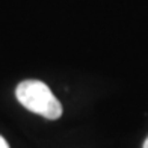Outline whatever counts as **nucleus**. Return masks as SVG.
Returning a JSON list of instances; mask_svg holds the SVG:
<instances>
[{
    "mask_svg": "<svg viewBox=\"0 0 148 148\" xmlns=\"http://www.w3.org/2000/svg\"><path fill=\"white\" fill-rule=\"evenodd\" d=\"M144 148H148V138L145 139V142H144Z\"/></svg>",
    "mask_w": 148,
    "mask_h": 148,
    "instance_id": "nucleus-3",
    "label": "nucleus"
},
{
    "mask_svg": "<svg viewBox=\"0 0 148 148\" xmlns=\"http://www.w3.org/2000/svg\"><path fill=\"white\" fill-rule=\"evenodd\" d=\"M0 148H9L8 142L5 140V138H3V136H0Z\"/></svg>",
    "mask_w": 148,
    "mask_h": 148,
    "instance_id": "nucleus-2",
    "label": "nucleus"
},
{
    "mask_svg": "<svg viewBox=\"0 0 148 148\" xmlns=\"http://www.w3.org/2000/svg\"><path fill=\"white\" fill-rule=\"evenodd\" d=\"M15 97L27 110L47 119H58L62 115V104L41 80H23L15 89Z\"/></svg>",
    "mask_w": 148,
    "mask_h": 148,
    "instance_id": "nucleus-1",
    "label": "nucleus"
}]
</instances>
